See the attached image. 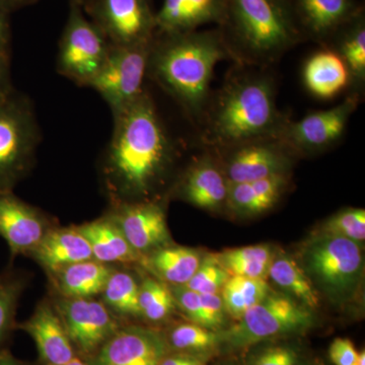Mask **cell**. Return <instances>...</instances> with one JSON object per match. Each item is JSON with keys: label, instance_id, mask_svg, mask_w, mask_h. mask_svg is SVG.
I'll return each instance as SVG.
<instances>
[{"label": "cell", "instance_id": "cell-1", "mask_svg": "<svg viewBox=\"0 0 365 365\" xmlns=\"http://www.w3.org/2000/svg\"><path fill=\"white\" fill-rule=\"evenodd\" d=\"M114 118L104 174L115 204L153 200L174 163L177 143L145 90Z\"/></svg>", "mask_w": 365, "mask_h": 365}, {"label": "cell", "instance_id": "cell-2", "mask_svg": "<svg viewBox=\"0 0 365 365\" xmlns=\"http://www.w3.org/2000/svg\"><path fill=\"white\" fill-rule=\"evenodd\" d=\"M269 68L235 64L228 71L211 93L198 128L205 148L279 135L290 118L278 108L277 83Z\"/></svg>", "mask_w": 365, "mask_h": 365}, {"label": "cell", "instance_id": "cell-3", "mask_svg": "<svg viewBox=\"0 0 365 365\" xmlns=\"http://www.w3.org/2000/svg\"><path fill=\"white\" fill-rule=\"evenodd\" d=\"M230 60L218 29L157 34L148 57V78L200 126L210 98L217 63Z\"/></svg>", "mask_w": 365, "mask_h": 365}, {"label": "cell", "instance_id": "cell-4", "mask_svg": "<svg viewBox=\"0 0 365 365\" xmlns=\"http://www.w3.org/2000/svg\"><path fill=\"white\" fill-rule=\"evenodd\" d=\"M218 31L230 60L269 68L304 40L290 0H222Z\"/></svg>", "mask_w": 365, "mask_h": 365}, {"label": "cell", "instance_id": "cell-5", "mask_svg": "<svg viewBox=\"0 0 365 365\" xmlns=\"http://www.w3.org/2000/svg\"><path fill=\"white\" fill-rule=\"evenodd\" d=\"M41 139L31 98L14 88L0 93V192L13 191L31 170Z\"/></svg>", "mask_w": 365, "mask_h": 365}, {"label": "cell", "instance_id": "cell-6", "mask_svg": "<svg viewBox=\"0 0 365 365\" xmlns=\"http://www.w3.org/2000/svg\"><path fill=\"white\" fill-rule=\"evenodd\" d=\"M110 43L83 7L71 4L57 54L60 76L79 86H90L104 66Z\"/></svg>", "mask_w": 365, "mask_h": 365}, {"label": "cell", "instance_id": "cell-7", "mask_svg": "<svg viewBox=\"0 0 365 365\" xmlns=\"http://www.w3.org/2000/svg\"><path fill=\"white\" fill-rule=\"evenodd\" d=\"M309 309L288 295L272 294L245 313L225 333L234 347H247L260 341L306 330L313 324Z\"/></svg>", "mask_w": 365, "mask_h": 365}, {"label": "cell", "instance_id": "cell-8", "mask_svg": "<svg viewBox=\"0 0 365 365\" xmlns=\"http://www.w3.org/2000/svg\"><path fill=\"white\" fill-rule=\"evenodd\" d=\"M151 44H110L104 66L88 88L97 91L107 103L113 117L124 111L146 90L144 79L148 78Z\"/></svg>", "mask_w": 365, "mask_h": 365}, {"label": "cell", "instance_id": "cell-9", "mask_svg": "<svg viewBox=\"0 0 365 365\" xmlns=\"http://www.w3.org/2000/svg\"><path fill=\"white\" fill-rule=\"evenodd\" d=\"M361 98L359 93H348L330 109L309 113L297 121L288 120L277 137L295 157L329 150L345 135Z\"/></svg>", "mask_w": 365, "mask_h": 365}, {"label": "cell", "instance_id": "cell-10", "mask_svg": "<svg viewBox=\"0 0 365 365\" xmlns=\"http://www.w3.org/2000/svg\"><path fill=\"white\" fill-rule=\"evenodd\" d=\"M212 150L228 184L289 175L297 158L278 137L253 139Z\"/></svg>", "mask_w": 365, "mask_h": 365}, {"label": "cell", "instance_id": "cell-11", "mask_svg": "<svg viewBox=\"0 0 365 365\" xmlns=\"http://www.w3.org/2000/svg\"><path fill=\"white\" fill-rule=\"evenodd\" d=\"M85 13L111 45H150L157 36L151 0H93Z\"/></svg>", "mask_w": 365, "mask_h": 365}, {"label": "cell", "instance_id": "cell-12", "mask_svg": "<svg viewBox=\"0 0 365 365\" xmlns=\"http://www.w3.org/2000/svg\"><path fill=\"white\" fill-rule=\"evenodd\" d=\"M307 263L316 279L329 292L344 295L356 287L364 258L356 242L324 235L307 250Z\"/></svg>", "mask_w": 365, "mask_h": 365}, {"label": "cell", "instance_id": "cell-13", "mask_svg": "<svg viewBox=\"0 0 365 365\" xmlns=\"http://www.w3.org/2000/svg\"><path fill=\"white\" fill-rule=\"evenodd\" d=\"M73 348L93 357L120 327L114 313L103 302L90 299H64L55 304Z\"/></svg>", "mask_w": 365, "mask_h": 365}, {"label": "cell", "instance_id": "cell-14", "mask_svg": "<svg viewBox=\"0 0 365 365\" xmlns=\"http://www.w3.org/2000/svg\"><path fill=\"white\" fill-rule=\"evenodd\" d=\"M109 215L132 248L143 257L169 245L165 208L158 199L114 204Z\"/></svg>", "mask_w": 365, "mask_h": 365}, {"label": "cell", "instance_id": "cell-15", "mask_svg": "<svg viewBox=\"0 0 365 365\" xmlns=\"http://www.w3.org/2000/svg\"><path fill=\"white\" fill-rule=\"evenodd\" d=\"M169 348L168 341L157 331L126 327L103 345L91 365H160Z\"/></svg>", "mask_w": 365, "mask_h": 365}, {"label": "cell", "instance_id": "cell-16", "mask_svg": "<svg viewBox=\"0 0 365 365\" xmlns=\"http://www.w3.org/2000/svg\"><path fill=\"white\" fill-rule=\"evenodd\" d=\"M51 228L49 220L37 208L13 191L0 192V237L13 256L31 255Z\"/></svg>", "mask_w": 365, "mask_h": 365}, {"label": "cell", "instance_id": "cell-17", "mask_svg": "<svg viewBox=\"0 0 365 365\" xmlns=\"http://www.w3.org/2000/svg\"><path fill=\"white\" fill-rule=\"evenodd\" d=\"M182 200L205 210H220L227 206L228 182L215 151L205 153L192 163L176 186Z\"/></svg>", "mask_w": 365, "mask_h": 365}, {"label": "cell", "instance_id": "cell-18", "mask_svg": "<svg viewBox=\"0 0 365 365\" xmlns=\"http://www.w3.org/2000/svg\"><path fill=\"white\" fill-rule=\"evenodd\" d=\"M304 40L325 47L335 34L364 11L355 0H290Z\"/></svg>", "mask_w": 365, "mask_h": 365}, {"label": "cell", "instance_id": "cell-19", "mask_svg": "<svg viewBox=\"0 0 365 365\" xmlns=\"http://www.w3.org/2000/svg\"><path fill=\"white\" fill-rule=\"evenodd\" d=\"M20 328L35 341L45 364L63 365L76 357L63 323L49 302H41L33 316L21 324Z\"/></svg>", "mask_w": 365, "mask_h": 365}, {"label": "cell", "instance_id": "cell-20", "mask_svg": "<svg viewBox=\"0 0 365 365\" xmlns=\"http://www.w3.org/2000/svg\"><path fill=\"white\" fill-rule=\"evenodd\" d=\"M222 16V0H163L155 13L157 34H175L199 30Z\"/></svg>", "mask_w": 365, "mask_h": 365}, {"label": "cell", "instance_id": "cell-21", "mask_svg": "<svg viewBox=\"0 0 365 365\" xmlns=\"http://www.w3.org/2000/svg\"><path fill=\"white\" fill-rule=\"evenodd\" d=\"M302 81L314 97L331 100L349 90L350 78L339 55L328 47L314 52L302 68Z\"/></svg>", "mask_w": 365, "mask_h": 365}, {"label": "cell", "instance_id": "cell-22", "mask_svg": "<svg viewBox=\"0 0 365 365\" xmlns=\"http://www.w3.org/2000/svg\"><path fill=\"white\" fill-rule=\"evenodd\" d=\"M31 255L50 273L93 259L88 240L76 227L51 228Z\"/></svg>", "mask_w": 365, "mask_h": 365}, {"label": "cell", "instance_id": "cell-23", "mask_svg": "<svg viewBox=\"0 0 365 365\" xmlns=\"http://www.w3.org/2000/svg\"><path fill=\"white\" fill-rule=\"evenodd\" d=\"M288 186L289 175H276L253 182L228 184L225 207L237 215H260L279 202Z\"/></svg>", "mask_w": 365, "mask_h": 365}, {"label": "cell", "instance_id": "cell-24", "mask_svg": "<svg viewBox=\"0 0 365 365\" xmlns=\"http://www.w3.org/2000/svg\"><path fill=\"white\" fill-rule=\"evenodd\" d=\"M88 240L93 260L104 264L140 263L143 256L132 248L117 223L108 215L76 227Z\"/></svg>", "mask_w": 365, "mask_h": 365}, {"label": "cell", "instance_id": "cell-25", "mask_svg": "<svg viewBox=\"0 0 365 365\" xmlns=\"http://www.w3.org/2000/svg\"><path fill=\"white\" fill-rule=\"evenodd\" d=\"M113 270L108 264L91 259L71 264L50 274L60 297L90 299L102 294Z\"/></svg>", "mask_w": 365, "mask_h": 365}, {"label": "cell", "instance_id": "cell-26", "mask_svg": "<svg viewBox=\"0 0 365 365\" xmlns=\"http://www.w3.org/2000/svg\"><path fill=\"white\" fill-rule=\"evenodd\" d=\"M339 55L350 78L349 91L364 96L365 86L364 11L348 21L325 46Z\"/></svg>", "mask_w": 365, "mask_h": 365}, {"label": "cell", "instance_id": "cell-27", "mask_svg": "<svg viewBox=\"0 0 365 365\" xmlns=\"http://www.w3.org/2000/svg\"><path fill=\"white\" fill-rule=\"evenodd\" d=\"M201 261L202 257L197 250L168 245L143 256L140 264L165 284L185 287Z\"/></svg>", "mask_w": 365, "mask_h": 365}, {"label": "cell", "instance_id": "cell-28", "mask_svg": "<svg viewBox=\"0 0 365 365\" xmlns=\"http://www.w3.org/2000/svg\"><path fill=\"white\" fill-rule=\"evenodd\" d=\"M276 285L284 290L294 300L307 307L319 306V294L311 279L297 262L288 256L273 259L268 273Z\"/></svg>", "mask_w": 365, "mask_h": 365}, {"label": "cell", "instance_id": "cell-29", "mask_svg": "<svg viewBox=\"0 0 365 365\" xmlns=\"http://www.w3.org/2000/svg\"><path fill=\"white\" fill-rule=\"evenodd\" d=\"M230 276L266 279L273 261L272 250L266 245L228 249L215 255Z\"/></svg>", "mask_w": 365, "mask_h": 365}, {"label": "cell", "instance_id": "cell-30", "mask_svg": "<svg viewBox=\"0 0 365 365\" xmlns=\"http://www.w3.org/2000/svg\"><path fill=\"white\" fill-rule=\"evenodd\" d=\"M222 292L225 312L232 318L240 319L246 312L270 294L271 288L265 279L230 276Z\"/></svg>", "mask_w": 365, "mask_h": 365}, {"label": "cell", "instance_id": "cell-31", "mask_svg": "<svg viewBox=\"0 0 365 365\" xmlns=\"http://www.w3.org/2000/svg\"><path fill=\"white\" fill-rule=\"evenodd\" d=\"M104 304L120 316H141L139 284L130 273L113 270L103 290Z\"/></svg>", "mask_w": 365, "mask_h": 365}, {"label": "cell", "instance_id": "cell-32", "mask_svg": "<svg viewBox=\"0 0 365 365\" xmlns=\"http://www.w3.org/2000/svg\"><path fill=\"white\" fill-rule=\"evenodd\" d=\"M172 288L157 278L148 277L139 285L141 317L158 323L170 317L176 307Z\"/></svg>", "mask_w": 365, "mask_h": 365}, {"label": "cell", "instance_id": "cell-33", "mask_svg": "<svg viewBox=\"0 0 365 365\" xmlns=\"http://www.w3.org/2000/svg\"><path fill=\"white\" fill-rule=\"evenodd\" d=\"M25 282L11 271L0 274V349L14 326L19 300Z\"/></svg>", "mask_w": 365, "mask_h": 365}, {"label": "cell", "instance_id": "cell-34", "mask_svg": "<svg viewBox=\"0 0 365 365\" xmlns=\"http://www.w3.org/2000/svg\"><path fill=\"white\" fill-rule=\"evenodd\" d=\"M217 335L210 329L194 323L180 324L172 329L169 335V346L179 351H205L215 347Z\"/></svg>", "mask_w": 365, "mask_h": 365}, {"label": "cell", "instance_id": "cell-35", "mask_svg": "<svg viewBox=\"0 0 365 365\" xmlns=\"http://www.w3.org/2000/svg\"><path fill=\"white\" fill-rule=\"evenodd\" d=\"M230 277V274L220 265L215 255L207 256L202 258L200 266L185 287L197 294H216L222 292Z\"/></svg>", "mask_w": 365, "mask_h": 365}, {"label": "cell", "instance_id": "cell-36", "mask_svg": "<svg viewBox=\"0 0 365 365\" xmlns=\"http://www.w3.org/2000/svg\"><path fill=\"white\" fill-rule=\"evenodd\" d=\"M324 235L344 237L361 244L365 240V211L349 208L332 216L324 225Z\"/></svg>", "mask_w": 365, "mask_h": 365}, {"label": "cell", "instance_id": "cell-37", "mask_svg": "<svg viewBox=\"0 0 365 365\" xmlns=\"http://www.w3.org/2000/svg\"><path fill=\"white\" fill-rule=\"evenodd\" d=\"M297 353L288 346H272L255 357L253 365H297Z\"/></svg>", "mask_w": 365, "mask_h": 365}, {"label": "cell", "instance_id": "cell-38", "mask_svg": "<svg viewBox=\"0 0 365 365\" xmlns=\"http://www.w3.org/2000/svg\"><path fill=\"white\" fill-rule=\"evenodd\" d=\"M200 299L204 327L210 330H215L222 326L225 312L222 297H220L218 294H200Z\"/></svg>", "mask_w": 365, "mask_h": 365}, {"label": "cell", "instance_id": "cell-39", "mask_svg": "<svg viewBox=\"0 0 365 365\" xmlns=\"http://www.w3.org/2000/svg\"><path fill=\"white\" fill-rule=\"evenodd\" d=\"M329 357L335 365H357L359 352L351 340L337 338L329 348Z\"/></svg>", "mask_w": 365, "mask_h": 365}, {"label": "cell", "instance_id": "cell-40", "mask_svg": "<svg viewBox=\"0 0 365 365\" xmlns=\"http://www.w3.org/2000/svg\"><path fill=\"white\" fill-rule=\"evenodd\" d=\"M9 11L0 6V53L11 55V29H9Z\"/></svg>", "mask_w": 365, "mask_h": 365}, {"label": "cell", "instance_id": "cell-41", "mask_svg": "<svg viewBox=\"0 0 365 365\" xmlns=\"http://www.w3.org/2000/svg\"><path fill=\"white\" fill-rule=\"evenodd\" d=\"M11 76V55L0 53V93L14 88Z\"/></svg>", "mask_w": 365, "mask_h": 365}, {"label": "cell", "instance_id": "cell-42", "mask_svg": "<svg viewBox=\"0 0 365 365\" xmlns=\"http://www.w3.org/2000/svg\"><path fill=\"white\" fill-rule=\"evenodd\" d=\"M201 359L191 354H177L172 356H165L160 365H195L201 361Z\"/></svg>", "mask_w": 365, "mask_h": 365}, {"label": "cell", "instance_id": "cell-43", "mask_svg": "<svg viewBox=\"0 0 365 365\" xmlns=\"http://www.w3.org/2000/svg\"><path fill=\"white\" fill-rule=\"evenodd\" d=\"M37 1L38 0H0V6L4 7L6 11H11L13 9L31 6Z\"/></svg>", "mask_w": 365, "mask_h": 365}, {"label": "cell", "instance_id": "cell-44", "mask_svg": "<svg viewBox=\"0 0 365 365\" xmlns=\"http://www.w3.org/2000/svg\"><path fill=\"white\" fill-rule=\"evenodd\" d=\"M0 365H23L6 350L0 349Z\"/></svg>", "mask_w": 365, "mask_h": 365}, {"label": "cell", "instance_id": "cell-45", "mask_svg": "<svg viewBox=\"0 0 365 365\" xmlns=\"http://www.w3.org/2000/svg\"><path fill=\"white\" fill-rule=\"evenodd\" d=\"M93 0H69V2L71 4H78V6L83 7V11L90 6L91 2H93Z\"/></svg>", "mask_w": 365, "mask_h": 365}, {"label": "cell", "instance_id": "cell-46", "mask_svg": "<svg viewBox=\"0 0 365 365\" xmlns=\"http://www.w3.org/2000/svg\"><path fill=\"white\" fill-rule=\"evenodd\" d=\"M63 365H91L88 364H86V362L83 361V360H81L78 359V357H74L73 359L71 360V361L67 362V364Z\"/></svg>", "mask_w": 365, "mask_h": 365}, {"label": "cell", "instance_id": "cell-47", "mask_svg": "<svg viewBox=\"0 0 365 365\" xmlns=\"http://www.w3.org/2000/svg\"><path fill=\"white\" fill-rule=\"evenodd\" d=\"M357 365H365V352L362 351L359 353V362Z\"/></svg>", "mask_w": 365, "mask_h": 365}, {"label": "cell", "instance_id": "cell-48", "mask_svg": "<svg viewBox=\"0 0 365 365\" xmlns=\"http://www.w3.org/2000/svg\"><path fill=\"white\" fill-rule=\"evenodd\" d=\"M195 365H205V362H204L203 360H201V361H199L198 364H196Z\"/></svg>", "mask_w": 365, "mask_h": 365}]
</instances>
